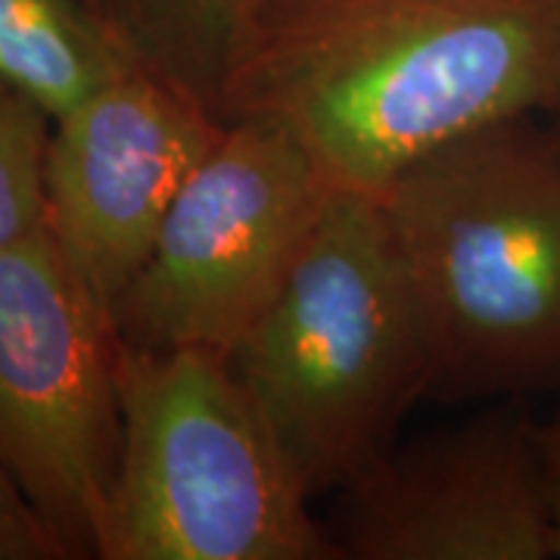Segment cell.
<instances>
[{
    "mask_svg": "<svg viewBox=\"0 0 560 560\" xmlns=\"http://www.w3.org/2000/svg\"><path fill=\"white\" fill-rule=\"evenodd\" d=\"M0 558L50 560L69 558L57 529L47 523L22 489L7 474L0 477Z\"/></svg>",
    "mask_w": 560,
    "mask_h": 560,
    "instance_id": "12",
    "label": "cell"
},
{
    "mask_svg": "<svg viewBox=\"0 0 560 560\" xmlns=\"http://www.w3.org/2000/svg\"><path fill=\"white\" fill-rule=\"evenodd\" d=\"M121 460L103 560H334L271 427L212 349L116 340Z\"/></svg>",
    "mask_w": 560,
    "mask_h": 560,
    "instance_id": "4",
    "label": "cell"
},
{
    "mask_svg": "<svg viewBox=\"0 0 560 560\" xmlns=\"http://www.w3.org/2000/svg\"><path fill=\"white\" fill-rule=\"evenodd\" d=\"M221 128L200 94L153 62L54 121L50 231L109 324Z\"/></svg>",
    "mask_w": 560,
    "mask_h": 560,
    "instance_id": "7",
    "label": "cell"
},
{
    "mask_svg": "<svg viewBox=\"0 0 560 560\" xmlns=\"http://www.w3.org/2000/svg\"><path fill=\"white\" fill-rule=\"evenodd\" d=\"M539 109L560 113V0H253L215 94L364 194Z\"/></svg>",
    "mask_w": 560,
    "mask_h": 560,
    "instance_id": "1",
    "label": "cell"
},
{
    "mask_svg": "<svg viewBox=\"0 0 560 560\" xmlns=\"http://www.w3.org/2000/svg\"><path fill=\"white\" fill-rule=\"evenodd\" d=\"M94 3L101 7L103 13H109V16L121 25V0H94Z\"/></svg>",
    "mask_w": 560,
    "mask_h": 560,
    "instance_id": "14",
    "label": "cell"
},
{
    "mask_svg": "<svg viewBox=\"0 0 560 560\" xmlns=\"http://www.w3.org/2000/svg\"><path fill=\"white\" fill-rule=\"evenodd\" d=\"M253 0H121V25L143 57L215 109L231 40Z\"/></svg>",
    "mask_w": 560,
    "mask_h": 560,
    "instance_id": "10",
    "label": "cell"
},
{
    "mask_svg": "<svg viewBox=\"0 0 560 560\" xmlns=\"http://www.w3.org/2000/svg\"><path fill=\"white\" fill-rule=\"evenodd\" d=\"M523 121L455 140L377 194L427 318L433 396L560 377V138Z\"/></svg>",
    "mask_w": 560,
    "mask_h": 560,
    "instance_id": "3",
    "label": "cell"
},
{
    "mask_svg": "<svg viewBox=\"0 0 560 560\" xmlns=\"http://www.w3.org/2000/svg\"><path fill=\"white\" fill-rule=\"evenodd\" d=\"M0 458L69 558H101L121 460L116 334L50 228L0 246Z\"/></svg>",
    "mask_w": 560,
    "mask_h": 560,
    "instance_id": "5",
    "label": "cell"
},
{
    "mask_svg": "<svg viewBox=\"0 0 560 560\" xmlns=\"http://www.w3.org/2000/svg\"><path fill=\"white\" fill-rule=\"evenodd\" d=\"M536 445H539L541 477L551 508V533H555V558H560V411L545 423H533Z\"/></svg>",
    "mask_w": 560,
    "mask_h": 560,
    "instance_id": "13",
    "label": "cell"
},
{
    "mask_svg": "<svg viewBox=\"0 0 560 560\" xmlns=\"http://www.w3.org/2000/svg\"><path fill=\"white\" fill-rule=\"evenodd\" d=\"M50 116L38 103L3 88L0 97V246L50 228L47 165Z\"/></svg>",
    "mask_w": 560,
    "mask_h": 560,
    "instance_id": "11",
    "label": "cell"
},
{
    "mask_svg": "<svg viewBox=\"0 0 560 560\" xmlns=\"http://www.w3.org/2000/svg\"><path fill=\"white\" fill-rule=\"evenodd\" d=\"M340 558H555L533 420L511 408L386 448L340 489Z\"/></svg>",
    "mask_w": 560,
    "mask_h": 560,
    "instance_id": "8",
    "label": "cell"
},
{
    "mask_svg": "<svg viewBox=\"0 0 560 560\" xmlns=\"http://www.w3.org/2000/svg\"><path fill=\"white\" fill-rule=\"evenodd\" d=\"M334 184L290 131L224 121L113 308L131 349H231L275 300Z\"/></svg>",
    "mask_w": 560,
    "mask_h": 560,
    "instance_id": "6",
    "label": "cell"
},
{
    "mask_svg": "<svg viewBox=\"0 0 560 560\" xmlns=\"http://www.w3.org/2000/svg\"><path fill=\"white\" fill-rule=\"evenodd\" d=\"M231 368L308 495L342 489L389 448L436 361L377 194L334 187Z\"/></svg>",
    "mask_w": 560,
    "mask_h": 560,
    "instance_id": "2",
    "label": "cell"
},
{
    "mask_svg": "<svg viewBox=\"0 0 560 560\" xmlns=\"http://www.w3.org/2000/svg\"><path fill=\"white\" fill-rule=\"evenodd\" d=\"M138 40L94 0H0V75L54 121L147 66Z\"/></svg>",
    "mask_w": 560,
    "mask_h": 560,
    "instance_id": "9",
    "label": "cell"
}]
</instances>
